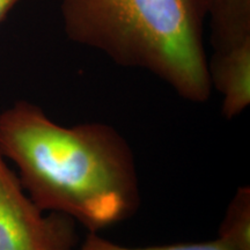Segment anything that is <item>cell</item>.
<instances>
[{"label":"cell","mask_w":250,"mask_h":250,"mask_svg":"<svg viewBox=\"0 0 250 250\" xmlns=\"http://www.w3.org/2000/svg\"><path fill=\"white\" fill-rule=\"evenodd\" d=\"M74 250H232L220 240L204 242H186L171 243V245H160L149 247H126L118 245L100 235L99 233L88 232L85 239L79 242Z\"/></svg>","instance_id":"7"},{"label":"cell","mask_w":250,"mask_h":250,"mask_svg":"<svg viewBox=\"0 0 250 250\" xmlns=\"http://www.w3.org/2000/svg\"><path fill=\"white\" fill-rule=\"evenodd\" d=\"M0 155L15 166L41 210L66 215L88 232L127 220L140 206L133 149L110 124L66 126L21 100L0 112Z\"/></svg>","instance_id":"1"},{"label":"cell","mask_w":250,"mask_h":250,"mask_svg":"<svg viewBox=\"0 0 250 250\" xmlns=\"http://www.w3.org/2000/svg\"><path fill=\"white\" fill-rule=\"evenodd\" d=\"M218 240L232 250H250V188H237L218 229Z\"/></svg>","instance_id":"6"},{"label":"cell","mask_w":250,"mask_h":250,"mask_svg":"<svg viewBox=\"0 0 250 250\" xmlns=\"http://www.w3.org/2000/svg\"><path fill=\"white\" fill-rule=\"evenodd\" d=\"M77 226L66 215L41 210L0 155V250H74Z\"/></svg>","instance_id":"3"},{"label":"cell","mask_w":250,"mask_h":250,"mask_svg":"<svg viewBox=\"0 0 250 250\" xmlns=\"http://www.w3.org/2000/svg\"><path fill=\"white\" fill-rule=\"evenodd\" d=\"M68 40L140 68L184 100L211 96L198 0H62Z\"/></svg>","instance_id":"2"},{"label":"cell","mask_w":250,"mask_h":250,"mask_svg":"<svg viewBox=\"0 0 250 250\" xmlns=\"http://www.w3.org/2000/svg\"><path fill=\"white\" fill-rule=\"evenodd\" d=\"M211 18L213 49L250 36V0H198Z\"/></svg>","instance_id":"5"},{"label":"cell","mask_w":250,"mask_h":250,"mask_svg":"<svg viewBox=\"0 0 250 250\" xmlns=\"http://www.w3.org/2000/svg\"><path fill=\"white\" fill-rule=\"evenodd\" d=\"M21 0H0V22L4 20L8 12Z\"/></svg>","instance_id":"8"},{"label":"cell","mask_w":250,"mask_h":250,"mask_svg":"<svg viewBox=\"0 0 250 250\" xmlns=\"http://www.w3.org/2000/svg\"><path fill=\"white\" fill-rule=\"evenodd\" d=\"M208 68L211 87L223 96V116H240L250 104V36L215 48Z\"/></svg>","instance_id":"4"}]
</instances>
